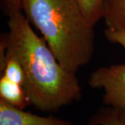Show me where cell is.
Segmentation results:
<instances>
[{
  "label": "cell",
  "mask_w": 125,
  "mask_h": 125,
  "mask_svg": "<svg viewBox=\"0 0 125 125\" xmlns=\"http://www.w3.org/2000/svg\"><path fill=\"white\" fill-rule=\"evenodd\" d=\"M93 88L104 90L103 102L106 106L125 110V65L100 67L93 72L88 80Z\"/></svg>",
  "instance_id": "3957f363"
},
{
  "label": "cell",
  "mask_w": 125,
  "mask_h": 125,
  "mask_svg": "<svg viewBox=\"0 0 125 125\" xmlns=\"http://www.w3.org/2000/svg\"><path fill=\"white\" fill-rule=\"evenodd\" d=\"M104 36L109 42L121 45L125 50V31L106 29Z\"/></svg>",
  "instance_id": "8fae6325"
},
{
  "label": "cell",
  "mask_w": 125,
  "mask_h": 125,
  "mask_svg": "<svg viewBox=\"0 0 125 125\" xmlns=\"http://www.w3.org/2000/svg\"><path fill=\"white\" fill-rule=\"evenodd\" d=\"M0 99L21 109L29 105L22 85L3 75L0 79Z\"/></svg>",
  "instance_id": "8992f818"
},
{
  "label": "cell",
  "mask_w": 125,
  "mask_h": 125,
  "mask_svg": "<svg viewBox=\"0 0 125 125\" xmlns=\"http://www.w3.org/2000/svg\"><path fill=\"white\" fill-rule=\"evenodd\" d=\"M22 10L59 62L76 73L94 53V31L77 0H22Z\"/></svg>",
  "instance_id": "7a4b0ae2"
},
{
  "label": "cell",
  "mask_w": 125,
  "mask_h": 125,
  "mask_svg": "<svg viewBox=\"0 0 125 125\" xmlns=\"http://www.w3.org/2000/svg\"><path fill=\"white\" fill-rule=\"evenodd\" d=\"M3 10L8 16L22 11V0H1Z\"/></svg>",
  "instance_id": "30bf717a"
},
{
  "label": "cell",
  "mask_w": 125,
  "mask_h": 125,
  "mask_svg": "<svg viewBox=\"0 0 125 125\" xmlns=\"http://www.w3.org/2000/svg\"><path fill=\"white\" fill-rule=\"evenodd\" d=\"M0 125H72L70 121L24 111L0 99Z\"/></svg>",
  "instance_id": "277c9868"
},
{
  "label": "cell",
  "mask_w": 125,
  "mask_h": 125,
  "mask_svg": "<svg viewBox=\"0 0 125 125\" xmlns=\"http://www.w3.org/2000/svg\"><path fill=\"white\" fill-rule=\"evenodd\" d=\"M8 32L1 35L0 47L4 61H18L22 68L23 88L29 105L37 110L54 113L79 101L82 88L76 73L59 62L44 38L34 32L25 15L19 12L9 16Z\"/></svg>",
  "instance_id": "6da1fadb"
},
{
  "label": "cell",
  "mask_w": 125,
  "mask_h": 125,
  "mask_svg": "<svg viewBox=\"0 0 125 125\" xmlns=\"http://www.w3.org/2000/svg\"><path fill=\"white\" fill-rule=\"evenodd\" d=\"M4 76L10 81L23 85L24 76L23 70L18 61L12 58L6 60L4 67L1 76Z\"/></svg>",
  "instance_id": "9c48e42d"
},
{
  "label": "cell",
  "mask_w": 125,
  "mask_h": 125,
  "mask_svg": "<svg viewBox=\"0 0 125 125\" xmlns=\"http://www.w3.org/2000/svg\"><path fill=\"white\" fill-rule=\"evenodd\" d=\"M88 22L94 27L102 19V0H77Z\"/></svg>",
  "instance_id": "ba28073f"
},
{
  "label": "cell",
  "mask_w": 125,
  "mask_h": 125,
  "mask_svg": "<svg viewBox=\"0 0 125 125\" xmlns=\"http://www.w3.org/2000/svg\"><path fill=\"white\" fill-rule=\"evenodd\" d=\"M102 18L107 29L125 31V0H102Z\"/></svg>",
  "instance_id": "5b68a950"
},
{
  "label": "cell",
  "mask_w": 125,
  "mask_h": 125,
  "mask_svg": "<svg viewBox=\"0 0 125 125\" xmlns=\"http://www.w3.org/2000/svg\"><path fill=\"white\" fill-rule=\"evenodd\" d=\"M88 125H125V110L106 106L90 117Z\"/></svg>",
  "instance_id": "52a82bcc"
}]
</instances>
